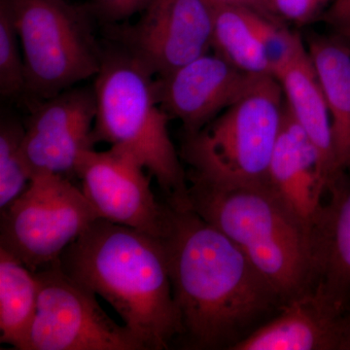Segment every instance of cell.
I'll return each mask as SVG.
<instances>
[{
  "label": "cell",
  "mask_w": 350,
  "mask_h": 350,
  "mask_svg": "<svg viewBox=\"0 0 350 350\" xmlns=\"http://www.w3.org/2000/svg\"><path fill=\"white\" fill-rule=\"evenodd\" d=\"M170 208L162 239L181 319L178 340L189 349L232 350L284 301L223 232L191 207Z\"/></svg>",
  "instance_id": "6da1fadb"
},
{
  "label": "cell",
  "mask_w": 350,
  "mask_h": 350,
  "mask_svg": "<svg viewBox=\"0 0 350 350\" xmlns=\"http://www.w3.org/2000/svg\"><path fill=\"white\" fill-rule=\"evenodd\" d=\"M57 262L68 278L107 300L145 350L169 349L180 337L162 239L98 218Z\"/></svg>",
  "instance_id": "7a4b0ae2"
},
{
  "label": "cell",
  "mask_w": 350,
  "mask_h": 350,
  "mask_svg": "<svg viewBox=\"0 0 350 350\" xmlns=\"http://www.w3.org/2000/svg\"><path fill=\"white\" fill-rule=\"evenodd\" d=\"M187 179L191 208L243 251L284 304L312 289V232L269 183L222 186Z\"/></svg>",
  "instance_id": "3957f363"
},
{
  "label": "cell",
  "mask_w": 350,
  "mask_h": 350,
  "mask_svg": "<svg viewBox=\"0 0 350 350\" xmlns=\"http://www.w3.org/2000/svg\"><path fill=\"white\" fill-rule=\"evenodd\" d=\"M94 77L96 144L107 142L137 159L169 206L190 207L187 175L170 138V117L159 101L156 76L115 43L103 49Z\"/></svg>",
  "instance_id": "277c9868"
},
{
  "label": "cell",
  "mask_w": 350,
  "mask_h": 350,
  "mask_svg": "<svg viewBox=\"0 0 350 350\" xmlns=\"http://www.w3.org/2000/svg\"><path fill=\"white\" fill-rule=\"evenodd\" d=\"M283 90L273 76H258L234 105L204 128L185 133L181 155L187 177L222 186L268 183L280 128Z\"/></svg>",
  "instance_id": "5b68a950"
},
{
  "label": "cell",
  "mask_w": 350,
  "mask_h": 350,
  "mask_svg": "<svg viewBox=\"0 0 350 350\" xmlns=\"http://www.w3.org/2000/svg\"><path fill=\"white\" fill-rule=\"evenodd\" d=\"M22 45L25 94L43 100L98 75L103 48L90 8L68 0H8Z\"/></svg>",
  "instance_id": "8992f818"
},
{
  "label": "cell",
  "mask_w": 350,
  "mask_h": 350,
  "mask_svg": "<svg viewBox=\"0 0 350 350\" xmlns=\"http://www.w3.org/2000/svg\"><path fill=\"white\" fill-rule=\"evenodd\" d=\"M0 213V248L33 273L56 262L100 218L82 189L50 172L33 174L27 190Z\"/></svg>",
  "instance_id": "52a82bcc"
},
{
  "label": "cell",
  "mask_w": 350,
  "mask_h": 350,
  "mask_svg": "<svg viewBox=\"0 0 350 350\" xmlns=\"http://www.w3.org/2000/svg\"><path fill=\"white\" fill-rule=\"evenodd\" d=\"M57 261L34 271L38 305L27 350H145L130 329L103 312L96 295L68 278Z\"/></svg>",
  "instance_id": "ba28073f"
},
{
  "label": "cell",
  "mask_w": 350,
  "mask_h": 350,
  "mask_svg": "<svg viewBox=\"0 0 350 350\" xmlns=\"http://www.w3.org/2000/svg\"><path fill=\"white\" fill-rule=\"evenodd\" d=\"M105 29L157 77L213 48V9L206 0H149L135 24Z\"/></svg>",
  "instance_id": "9c48e42d"
},
{
  "label": "cell",
  "mask_w": 350,
  "mask_h": 350,
  "mask_svg": "<svg viewBox=\"0 0 350 350\" xmlns=\"http://www.w3.org/2000/svg\"><path fill=\"white\" fill-rule=\"evenodd\" d=\"M130 154L110 147L90 150L78 163L76 177L98 217L163 239L169 231V204L158 202L150 174Z\"/></svg>",
  "instance_id": "30bf717a"
},
{
  "label": "cell",
  "mask_w": 350,
  "mask_h": 350,
  "mask_svg": "<svg viewBox=\"0 0 350 350\" xmlns=\"http://www.w3.org/2000/svg\"><path fill=\"white\" fill-rule=\"evenodd\" d=\"M34 103L25 124L24 137L32 176L39 172L76 176L83 155L96 144L94 88H69Z\"/></svg>",
  "instance_id": "8fae6325"
},
{
  "label": "cell",
  "mask_w": 350,
  "mask_h": 350,
  "mask_svg": "<svg viewBox=\"0 0 350 350\" xmlns=\"http://www.w3.org/2000/svg\"><path fill=\"white\" fill-rule=\"evenodd\" d=\"M257 77L217 53H207L167 75L157 76V93L167 115L181 121L185 133H193L234 105Z\"/></svg>",
  "instance_id": "7c38bea8"
},
{
  "label": "cell",
  "mask_w": 350,
  "mask_h": 350,
  "mask_svg": "<svg viewBox=\"0 0 350 350\" xmlns=\"http://www.w3.org/2000/svg\"><path fill=\"white\" fill-rule=\"evenodd\" d=\"M268 183L283 204L312 232L323 213L324 198L330 183L319 151L286 105L269 163Z\"/></svg>",
  "instance_id": "4fadbf2b"
},
{
  "label": "cell",
  "mask_w": 350,
  "mask_h": 350,
  "mask_svg": "<svg viewBox=\"0 0 350 350\" xmlns=\"http://www.w3.org/2000/svg\"><path fill=\"white\" fill-rule=\"evenodd\" d=\"M232 350H350L349 321L312 289L285 303Z\"/></svg>",
  "instance_id": "5bb4252c"
},
{
  "label": "cell",
  "mask_w": 350,
  "mask_h": 350,
  "mask_svg": "<svg viewBox=\"0 0 350 350\" xmlns=\"http://www.w3.org/2000/svg\"><path fill=\"white\" fill-rule=\"evenodd\" d=\"M328 194L312 232V289L345 314L350 308V167L337 175Z\"/></svg>",
  "instance_id": "9a60e30c"
},
{
  "label": "cell",
  "mask_w": 350,
  "mask_h": 350,
  "mask_svg": "<svg viewBox=\"0 0 350 350\" xmlns=\"http://www.w3.org/2000/svg\"><path fill=\"white\" fill-rule=\"evenodd\" d=\"M295 120L319 151L330 186L337 177L330 111L308 51L301 42L276 75ZM330 189V187H329Z\"/></svg>",
  "instance_id": "2e32d148"
},
{
  "label": "cell",
  "mask_w": 350,
  "mask_h": 350,
  "mask_svg": "<svg viewBox=\"0 0 350 350\" xmlns=\"http://www.w3.org/2000/svg\"><path fill=\"white\" fill-rule=\"evenodd\" d=\"M342 38L310 39L308 49L330 111L337 175L350 167V46Z\"/></svg>",
  "instance_id": "e0dca14e"
},
{
  "label": "cell",
  "mask_w": 350,
  "mask_h": 350,
  "mask_svg": "<svg viewBox=\"0 0 350 350\" xmlns=\"http://www.w3.org/2000/svg\"><path fill=\"white\" fill-rule=\"evenodd\" d=\"M39 287L33 271L0 248V342L27 350L38 312Z\"/></svg>",
  "instance_id": "ac0fdd59"
},
{
  "label": "cell",
  "mask_w": 350,
  "mask_h": 350,
  "mask_svg": "<svg viewBox=\"0 0 350 350\" xmlns=\"http://www.w3.org/2000/svg\"><path fill=\"white\" fill-rule=\"evenodd\" d=\"M213 9V48L215 53L248 75L273 76L251 27L248 8L217 6Z\"/></svg>",
  "instance_id": "d6986e66"
},
{
  "label": "cell",
  "mask_w": 350,
  "mask_h": 350,
  "mask_svg": "<svg viewBox=\"0 0 350 350\" xmlns=\"http://www.w3.org/2000/svg\"><path fill=\"white\" fill-rule=\"evenodd\" d=\"M25 125L12 117L0 121V211L29 187L32 172L24 151Z\"/></svg>",
  "instance_id": "ffe728a7"
},
{
  "label": "cell",
  "mask_w": 350,
  "mask_h": 350,
  "mask_svg": "<svg viewBox=\"0 0 350 350\" xmlns=\"http://www.w3.org/2000/svg\"><path fill=\"white\" fill-rule=\"evenodd\" d=\"M8 0H0V94L12 98L25 94L24 56Z\"/></svg>",
  "instance_id": "44dd1931"
},
{
  "label": "cell",
  "mask_w": 350,
  "mask_h": 350,
  "mask_svg": "<svg viewBox=\"0 0 350 350\" xmlns=\"http://www.w3.org/2000/svg\"><path fill=\"white\" fill-rule=\"evenodd\" d=\"M248 18L276 78L303 41L299 34L278 24V20L267 17L252 9H248Z\"/></svg>",
  "instance_id": "7402d4cb"
},
{
  "label": "cell",
  "mask_w": 350,
  "mask_h": 350,
  "mask_svg": "<svg viewBox=\"0 0 350 350\" xmlns=\"http://www.w3.org/2000/svg\"><path fill=\"white\" fill-rule=\"evenodd\" d=\"M334 0H267V10L273 19L305 25L328 10Z\"/></svg>",
  "instance_id": "603a6c76"
},
{
  "label": "cell",
  "mask_w": 350,
  "mask_h": 350,
  "mask_svg": "<svg viewBox=\"0 0 350 350\" xmlns=\"http://www.w3.org/2000/svg\"><path fill=\"white\" fill-rule=\"evenodd\" d=\"M149 0H91L90 11L105 25H115L142 13Z\"/></svg>",
  "instance_id": "cb8c5ba5"
},
{
  "label": "cell",
  "mask_w": 350,
  "mask_h": 350,
  "mask_svg": "<svg viewBox=\"0 0 350 350\" xmlns=\"http://www.w3.org/2000/svg\"><path fill=\"white\" fill-rule=\"evenodd\" d=\"M325 18L337 29L350 27V0H334Z\"/></svg>",
  "instance_id": "d4e9b609"
},
{
  "label": "cell",
  "mask_w": 350,
  "mask_h": 350,
  "mask_svg": "<svg viewBox=\"0 0 350 350\" xmlns=\"http://www.w3.org/2000/svg\"><path fill=\"white\" fill-rule=\"evenodd\" d=\"M206 1L211 7H244V8L252 9V10L267 16V17L271 18L269 15L268 10H267V0H206Z\"/></svg>",
  "instance_id": "484cf974"
},
{
  "label": "cell",
  "mask_w": 350,
  "mask_h": 350,
  "mask_svg": "<svg viewBox=\"0 0 350 350\" xmlns=\"http://www.w3.org/2000/svg\"><path fill=\"white\" fill-rule=\"evenodd\" d=\"M338 33L344 36L347 40L350 41V27H344V29H338Z\"/></svg>",
  "instance_id": "4316f807"
},
{
  "label": "cell",
  "mask_w": 350,
  "mask_h": 350,
  "mask_svg": "<svg viewBox=\"0 0 350 350\" xmlns=\"http://www.w3.org/2000/svg\"><path fill=\"white\" fill-rule=\"evenodd\" d=\"M347 315V321H349V331H350V308L347 310V312L345 313Z\"/></svg>",
  "instance_id": "83f0119b"
},
{
  "label": "cell",
  "mask_w": 350,
  "mask_h": 350,
  "mask_svg": "<svg viewBox=\"0 0 350 350\" xmlns=\"http://www.w3.org/2000/svg\"></svg>",
  "instance_id": "f1b7e54d"
}]
</instances>
